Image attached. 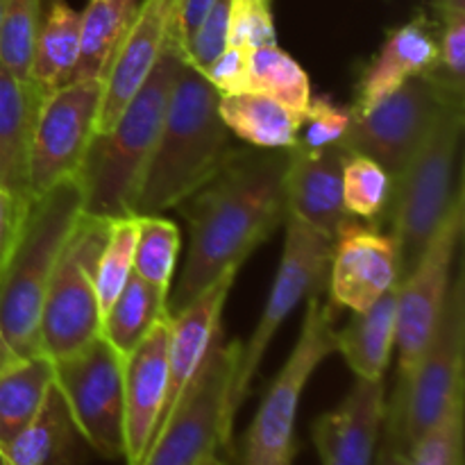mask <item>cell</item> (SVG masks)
I'll return each instance as SVG.
<instances>
[{
  "label": "cell",
  "instance_id": "obj_1",
  "mask_svg": "<svg viewBox=\"0 0 465 465\" xmlns=\"http://www.w3.org/2000/svg\"><path fill=\"white\" fill-rule=\"evenodd\" d=\"M286 150L241 148L200 191L180 204L189 221V250L168 313L189 307L286 221Z\"/></svg>",
  "mask_w": 465,
  "mask_h": 465
},
{
  "label": "cell",
  "instance_id": "obj_2",
  "mask_svg": "<svg viewBox=\"0 0 465 465\" xmlns=\"http://www.w3.org/2000/svg\"><path fill=\"white\" fill-rule=\"evenodd\" d=\"M218 98L207 77L182 57L134 216H162L180 207L225 166L234 148L218 114Z\"/></svg>",
  "mask_w": 465,
  "mask_h": 465
},
{
  "label": "cell",
  "instance_id": "obj_3",
  "mask_svg": "<svg viewBox=\"0 0 465 465\" xmlns=\"http://www.w3.org/2000/svg\"><path fill=\"white\" fill-rule=\"evenodd\" d=\"M180 62L182 50L166 39L153 73L112 130L94 134L75 175L86 216H134L136 195L157 145Z\"/></svg>",
  "mask_w": 465,
  "mask_h": 465
},
{
  "label": "cell",
  "instance_id": "obj_4",
  "mask_svg": "<svg viewBox=\"0 0 465 465\" xmlns=\"http://www.w3.org/2000/svg\"><path fill=\"white\" fill-rule=\"evenodd\" d=\"M80 216L82 193L75 177L32 200L21 239L0 275V341L9 361L44 354L41 307L59 254Z\"/></svg>",
  "mask_w": 465,
  "mask_h": 465
},
{
  "label": "cell",
  "instance_id": "obj_5",
  "mask_svg": "<svg viewBox=\"0 0 465 465\" xmlns=\"http://www.w3.org/2000/svg\"><path fill=\"white\" fill-rule=\"evenodd\" d=\"M463 98H454L445 104L425 143L393 182L389 203L393 204L391 234L398 241L402 277L416 266L431 236L463 193Z\"/></svg>",
  "mask_w": 465,
  "mask_h": 465
},
{
  "label": "cell",
  "instance_id": "obj_6",
  "mask_svg": "<svg viewBox=\"0 0 465 465\" xmlns=\"http://www.w3.org/2000/svg\"><path fill=\"white\" fill-rule=\"evenodd\" d=\"M465 275L454 266L443 313L430 343L422 350L416 368L400 381L393 402L386 404L384 427L395 443L409 452L425 431L439 425L459 402L465 400Z\"/></svg>",
  "mask_w": 465,
  "mask_h": 465
},
{
  "label": "cell",
  "instance_id": "obj_7",
  "mask_svg": "<svg viewBox=\"0 0 465 465\" xmlns=\"http://www.w3.org/2000/svg\"><path fill=\"white\" fill-rule=\"evenodd\" d=\"M241 341L213 343L203 368L154 436L141 465H200L230 443L234 409L232 381L239 363Z\"/></svg>",
  "mask_w": 465,
  "mask_h": 465
},
{
  "label": "cell",
  "instance_id": "obj_8",
  "mask_svg": "<svg viewBox=\"0 0 465 465\" xmlns=\"http://www.w3.org/2000/svg\"><path fill=\"white\" fill-rule=\"evenodd\" d=\"M334 304L321 302L312 295L307 302L298 341L286 359L284 368L277 372L271 389L263 395L259 411L245 436L243 465H291L295 445V418L304 386L316 368L336 352Z\"/></svg>",
  "mask_w": 465,
  "mask_h": 465
},
{
  "label": "cell",
  "instance_id": "obj_9",
  "mask_svg": "<svg viewBox=\"0 0 465 465\" xmlns=\"http://www.w3.org/2000/svg\"><path fill=\"white\" fill-rule=\"evenodd\" d=\"M107 230L109 218H94L82 212L59 254L39 321L41 350L53 361L77 352L103 334L94 268Z\"/></svg>",
  "mask_w": 465,
  "mask_h": 465
},
{
  "label": "cell",
  "instance_id": "obj_10",
  "mask_svg": "<svg viewBox=\"0 0 465 465\" xmlns=\"http://www.w3.org/2000/svg\"><path fill=\"white\" fill-rule=\"evenodd\" d=\"M454 98L461 95L450 94L430 73L413 77L372 107L361 112L350 107V127L341 143L350 153L380 163L395 182Z\"/></svg>",
  "mask_w": 465,
  "mask_h": 465
},
{
  "label": "cell",
  "instance_id": "obj_11",
  "mask_svg": "<svg viewBox=\"0 0 465 465\" xmlns=\"http://www.w3.org/2000/svg\"><path fill=\"white\" fill-rule=\"evenodd\" d=\"M286 239L280 268L272 282L271 295L266 300L262 318L245 343H241L239 363H236L234 381H232V409L234 413L250 393L254 375H257L268 345L275 339L282 322L293 313L302 300L318 295L327 284L331 250L334 241L322 236L307 223L295 216H286Z\"/></svg>",
  "mask_w": 465,
  "mask_h": 465
},
{
  "label": "cell",
  "instance_id": "obj_12",
  "mask_svg": "<svg viewBox=\"0 0 465 465\" xmlns=\"http://www.w3.org/2000/svg\"><path fill=\"white\" fill-rule=\"evenodd\" d=\"M123 354L103 334L54 361V384L62 391L77 430L104 459H125Z\"/></svg>",
  "mask_w": 465,
  "mask_h": 465
},
{
  "label": "cell",
  "instance_id": "obj_13",
  "mask_svg": "<svg viewBox=\"0 0 465 465\" xmlns=\"http://www.w3.org/2000/svg\"><path fill=\"white\" fill-rule=\"evenodd\" d=\"M463 221L465 193L459 195L416 266L398 282V330H395L400 372L398 384L411 375L422 350L430 343L431 334L439 325L454 266H457L454 262H457L459 245H461Z\"/></svg>",
  "mask_w": 465,
  "mask_h": 465
},
{
  "label": "cell",
  "instance_id": "obj_14",
  "mask_svg": "<svg viewBox=\"0 0 465 465\" xmlns=\"http://www.w3.org/2000/svg\"><path fill=\"white\" fill-rule=\"evenodd\" d=\"M103 82H68L44 95L30 153V195H44L53 186L73 180L95 134Z\"/></svg>",
  "mask_w": 465,
  "mask_h": 465
},
{
  "label": "cell",
  "instance_id": "obj_15",
  "mask_svg": "<svg viewBox=\"0 0 465 465\" xmlns=\"http://www.w3.org/2000/svg\"><path fill=\"white\" fill-rule=\"evenodd\" d=\"M400 277L402 263L395 236L350 216L334 236L327 272L331 304L361 313L393 291Z\"/></svg>",
  "mask_w": 465,
  "mask_h": 465
},
{
  "label": "cell",
  "instance_id": "obj_16",
  "mask_svg": "<svg viewBox=\"0 0 465 465\" xmlns=\"http://www.w3.org/2000/svg\"><path fill=\"white\" fill-rule=\"evenodd\" d=\"M168 330L171 313L159 318L123 359L127 465H141L162 420L168 389Z\"/></svg>",
  "mask_w": 465,
  "mask_h": 465
},
{
  "label": "cell",
  "instance_id": "obj_17",
  "mask_svg": "<svg viewBox=\"0 0 465 465\" xmlns=\"http://www.w3.org/2000/svg\"><path fill=\"white\" fill-rule=\"evenodd\" d=\"M173 7L175 0H139L134 18L104 73L95 134L112 130L123 109L153 73L166 45Z\"/></svg>",
  "mask_w": 465,
  "mask_h": 465
},
{
  "label": "cell",
  "instance_id": "obj_18",
  "mask_svg": "<svg viewBox=\"0 0 465 465\" xmlns=\"http://www.w3.org/2000/svg\"><path fill=\"white\" fill-rule=\"evenodd\" d=\"M286 153L284 195L289 216L334 241L339 227L350 218L343 204V166L350 150L336 143L318 150L295 145Z\"/></svg>",
  "mask_w": 465,
  "mask_h": 465
},
{
  "label": "cell",
  "instance_id": "obj_19",
  "mask_svg": "<svg viewBox=\"0 0 465 465\" xmlns=\"http://www.w3.org/2000/svg\"><path fill=\"white\" fill-rule=\"evenodd\" d=\"M239 271H230L213 282L203 295L193 300L189 307L171 316V330H168V389L166 404H163L162 420H159L157 431L162 430L163 422L175 411L177 402L182 400L184 391L198 375L204 359L212 352L213 343L221 339V318L225 309L227 298H230L232 284ZM157 436V434H154ZM154 440V439H153ZM153 445V443H150Z\"/></svg>",
  "mask_w": 465,
  "mask_h": 465
},
{
  "label": "cell",
  "instance_id": "obj_20",
  "mask_svg": "<svg viewBox=\"0 0 465 465\" xmlns=\"http://www.w3.org/2000/svg\"><path fill=\"white\" fill-rule=\"evenodd\" d=\"M386 416L384 380H357L343 402L312 427L322 465H372Z\"/></svg>",
  "mask_w": 465,
  "mask_h": 465
},
{
  "label": "cell",
  "instance_id": "obj_21",
  "mask_svg": "<svg viewBox=\"0 0 465 465\" xmlns=\"http://www.w3.org/2000/svg\"><path fill=\"white\" fill-rule=\"evenodd\" d=\"M436 59H439V23L431 21L427 14H418L416 18L386 35L375 57L361 71L357 98L350 107L357 112L372 107L377 100L402 86L404 82L434 71Z\"/></svg>",
  "mask_w": 465,
  "mask_h": 465
},
{
  "label": "cell",
  "instance_id": "obj_22",
  "mask_svg": "<svg viewBox=\"0 0 465 465\" xmlns=\"http://www.w3.org/2000/svg\"><path fill=\"white\" fill-rule=\"evenodd\" d=\"M44 91L0 66V189L21 200L30 195V153Z\"/></svg>",
  "mask_w": 465,
  "mask_h": 465
},
{
  "label": "cell",
  "instance_id": "obj_23",
  "mask_svg": "<svg viewBox=\"0 0 465 465\" xmlns=\"http://www.w3.org/2000/svg\"><path fill=\"white\" fill-rule=\"evenodd\" d=\"M89 450L62 391L53 381L35 420L3 450V454L9 465H82Z\"/></svg>",
  "mask_w": 465,
  "mask_h": 465
},
{
  "label": "cell",
  "instance_id": "obj_24",
  "mask_svg": "<svg viewBox=\"0 0 465 465\" xmlns=\"http://www.w3.org/2000/svg\"><path fill=\"white\" fill-rule=\"evenodd\" d=\"M398 330V286L377 300L371 309L354 313L352 321L336 331V352L343 354L357 380H384Z\"/></svg>",
  "mask_w": 465,
  "mask_h": 465
},
{
  "label": "cell",
  "instance_id": "obj_25",
  "mask_svg": "<svg viewBox=\"0 0 465 465\" xmlns=\"http://www.w3.org/2000/svg\"><path fill=\"white\" fill-rule=\"evenodd\" d=\"M218 114L227 130L252 148L291 150L298 145L302 114L257 91L221 95Z\"/></svg>",
  "mask_w": 465,
  "mask_h": 465
},
{
  "label": "cell",
  "instance_id": "obj_26",
  "mask_svg": "<svg viewBox=\"0 0 465 465\" xmlns=\"http://www.w3.org/2000/svg\"><path fill=\"white\" fill-rule=\"evenodd\" d=\"M80 50V12L66 0H48L41 14L39 35L32 54L30 80L44 94L73 82Z\"/></svg>",
  "mask_w": 465,
  "mask_h": 465
},
{
  "label": "cell",
  "instance_id": "obj_27",
  "mask_svg": "<svg viewBox=\"0 0 465 465\" xmlns=\"http://www.w3.org/2000/svg\"><path fill=\"white\" fill-rule=\"evenodd\" d=\"M53 381L54 361L48 354L12 359L0 368V450L35 420Z\"/></svg>",
  "mask_w": 465,
  "mask_h": 465
},
{
  "label": "cell",
  "instance_id": "obj_28",
  "mask_svg": "<svg viewBox=\"0 0 465 465\" xmlns=\"http://www.w3.org/2000/svg\"><path fill=\"white\" fill-rule=\"evenodd\" d=\"M136 0H89L80 12V50H77V80H104L109 64L121 45L136 12Z\"/></svg>",
  "mask_w": 465,
  "mask_h": 465
},
{
  "label": "cell",
  "instance_id": "obj_29",
  "mask_svg": "<svg viewBox=\"0 0 465 465\" xmlns=\"http://www.w3.org/2000/svg\"><path fill=\"white\" fill-rule=\"evenodd\" d=\"M162 316H168V302L132 272L127 284L103 316L100 331L118 354L127 357Z\"/></svg>",
  "mask_w": 465,
  "mask_h": 465
},
{
  "label": "cell",
  "instance_id": "obj_30",
  "mask_svg": "<svg viewBox=\"0 0 465 465\" xmlns=\"http://www.w3.org/2000/svg\"><path fill=\"white\" fill-rule=\"evenodd\" d=\"M250 91L268 95L302 116L313 98L307 71L277 44L262 45L250 54Z\"/></svg>",
  "mask_w": 465,
  "mask_h": 465
},
{
  "label": "cell",
  "instance_id": "obj_31",
  "mask_svg": "<svg viewBox=\"0 0 465 465\" xmlns=\"http://www.w3.org/2000/svg\"><path fill=\"white\" fill-rule=\"evenodd\" d=\"M139 236L134 248V272L168 302L173 272L180 257V230L163 216H136Z\"/></svg>",
  "mask_w": 465,
  "mask_h": 465
},
{
  "label": "cell",
  "instance_id": "obj_32",
  "mask_svg": "<svg viewBox=\"0 0 465 465\" xmlns=\"http://www.w3.org/2000/svg\"><path fill=\"white\" fill-rule=\"evenodd\" d=\"M136 236H139V221L136 216L109 218L107 239H104L103 250L95 259L94 268V286L95 298H98L100 322L107 309L112 307L114 300L127 284L130 275L134 272V248Z\"/></svg>",
  "mask_w": 465,
  "mask_h": 465
},
{
  "label": "cell",
  "instance_id": "obj_33",
  "mask_svg": "<svg viewBox=\"0 0 465 465\" xmlns=\"http://www.w3.org/2000/svg\"><path fill=\"white\" fill-rule=\"evenodd\" d=\"M41 0H5L0 14V66L12 75L30 80L32 54L39 35Z\"/></svg>",
  "mask_w": 465,
  "mask_h": 465
},
{
  "label": "cell",
  "instance_id": "obj_34",
  "mask_svg": "<svg viewBox=\"0 0 465 465\" xmlns=\"http://www.w3.org/2000/svg\"><path fill=\"white\" fill-rule=\"evenodd\" d=\"M393 180L372 159L350 153L343 166V204L350 216L372 223L391 203Z\"/></svg>",
  "mask_w": 465,
  "mask_h": 465
},
{
  "label": "cell",
  "instance_id": "obj_35",
  "mask_svg": "<svg viewBox=\"0 0 465 465\" xmlns=\"http://www.w3.org/2000/svg\"><path fill=\"white\" fill-rule=\"evenodd\" d=\"M440 9L439 21V59L430 73L450 94L465 91V9Z\"/></svg>",
  "mask_w": 465,
  "mask_h": 465
},
{
  "label": "cell",
  "instance_id": "obj_36",
  "mask_svg": "<svg viewBox=\"0 0 465 465\" xmlns=\"http://www.w3.org/2000/svg\"><path fill=\"white\" fill-rule=\"evenodd\" d=\"M463 404L409 448L407 465H463Z\"/></svg>",
  "mask_w": 465,
  "mask_h": 465
},
{
  "label": "cell",
  "instance_id": "obj_37",
  "mask_svg": "<svg viewBox=\"0 0 465 465\" xmlns=\"http://www.w3.org/2000/svg\"><path fill=\"white\" fill-rule=\"evenodd\" d=\"M277 44L272 0H232L227 45L257 50Z\"/></svg>",
  "mask_w": 465,
  "mask_h": 465
},
{
  "label": "cell",
  "instance_id": "obj_38",
  "mask_svg": "<svg viewBox=\"0 0 465 465\" xmlns=\"http://www.w3.org/2000/svg\"><path fill=\"white\" fill-rule=\"evenodd\" d=\"M350 127V107L336 104L327 95L312 98L307 114L302 116L300 125L298 145L309 150L327 148L343 141L345 132Z\"/></svg>",
  "mask_w": 465,
  "mask_h": 465
},
{
  "label": "cell",
  "instance_id": "obj_39",
  "mask_svg": "<svg viewBox=\"0 0 465 465\" xmlns=\"http://www.w3.org/2000/svg\"><path fill=\"white\" fill-rule=\"evenodd\" d=\"M232 0H216L204 21L195 30V35L182 48V57L193 68H207L223 50L227 48V32H230Z\"/></svg>",
  "mask_w": 465,
  "mask_h": 465
},
{
  "label": "cell",
  "instance_id": "obj_40",
  "mask_svg": "<svg viewBox=\"0 0 465 465\" xmlns=\"http://www.w3.org/2000/svg\"><path fill=\"white\" fill-rule=\"evenodd\" d=\"M250 54L252 50L227 45L207 68H203V75L209 84L221 95L245 94L250 91Z\"/></svg>",
  "mask_w": 465,
  "mask_h": 465
},
{
  "label": "cell",
  "instance_id": "obj_41",
  "mask_svg": "<svg viewBox=\"0 0 465 465\" xmlns=\"http://www.w3.org/2000/svg\"><path fill=\"white\" fill-rule=\"evenodd\" d=\"M30 204L32 200L14 198L7 191L0 189V275L7 268L14 248H16L18 239H21Z\"/></svg>",
  "mask_w": 465,
  "mask_h": 465
},
{
  "label": "cell",
  "instance_id": "obj_42",
  "mask_svg": "<svg viewBox=\"0 0 465 465\" xmlns=\"http://www.w3.org/2000/svg\"><path fill=\"white\" fill-rule=\"evenodd\" d=\"M216 5V0H175L171 16V27H168V39L177 45L184 48L186 41L195 35L200 23L209 14V9Z\"/></svg>",
  "mask_w": 465,
  "mask_h": 465
},
{
  "label": "cell",
  "instance_id": "obj_43",
  "mask_svg": "<svg viewBox=\"0 0 465 465\" xmlns=\"http://www.w3.org/2000/svg\"><path fill=\"white\" fill-rule=\"evenodd\" d=\"M372 465H407V452L384 430H381L380 445H377V454Z\"/></svg>",
  "mask_w": 465,
  "mask_h": 465
},
{
  "label": "cell",
  "instance_id": "obj_44",
  "mask_svg": "<svg viewBox=\"0 0 465 465\" xmlns=\"http://www.w3.org/2000/svg\"><path fill=\"white\" fill-rule=\"evenodd\" d=\"M439 7H448V9H465V0H439Z\"/></svg>",
  "mask_w": 465,
  "mask_h": 465
},
{
  "label": "cell",
  "instance_id": "obj_45",
  "mask_svg": "<svg viewBox=\"0 0 465 465\" xmlns=\"http://www.w3.org/2000/svg\"><path fill=\"white\" fill-rule=\"evenodd\" d=\"M9 361V357H7V350H5V345H3V341H0V368L5 366V363Z\"/></svg>",
  "mask_w": 465,
  "mask_h": 465
},
{
  "label": "cell",
  "instance_id": "obj_46",
  "mask_svg": "<svg viewBox=\"0 0 465 465\" xmlns=\"http://www.w3.org/2000/svg\"><path fill=\"white\" fill-rule=\"evenodd\" d=\"M200 465H225V463H223L218 457H209V459H204V461Z\"/></svg>",
  "mask_w": 465,
  "mask_h": 465
},
{
  "label": "cell",
  "instance_id": "obj_47",
  "mask_svg": "<svg viewBox=\"0 0 465 465\" xmlns=\"http://www.w3.org/2000/svg\"><path fill=\"white\" fill-rule=\"evenodd\" d=\"M0 465H9V463H7V459H5L3 450H0Z\"/></svg>",
  "mask_w": 465,
  "mask_h": 465
},
{
  "label": "cell",
  "instance_id": "obj_48",
  "mask_svg": "<svg viewBox=\"0 0 465 465\" xmlns=\"http://www.w3.org/2000/svg\"><path fill=\"white\" fill-rule=\"evenodd\" d=\"M3 3H5V0H0V14H3Z\"/></svg>",
  "mask_w": 465,
  "mask_h": 465
},
{
  "label": "cell",
  "instance_id": "obj_49",
  "mask_svg": "<svg viewBox=\"0 0 465 465\" xmlns=\"http://www.w3.org/2000/svg\"><path fill=\"white\" fill-rule=\"evenodd\" d=\"M136 3H139V0H136Z\"/></svg>",
  "mask_w": 465,
  "mask_h": 465
}]
</instances>
